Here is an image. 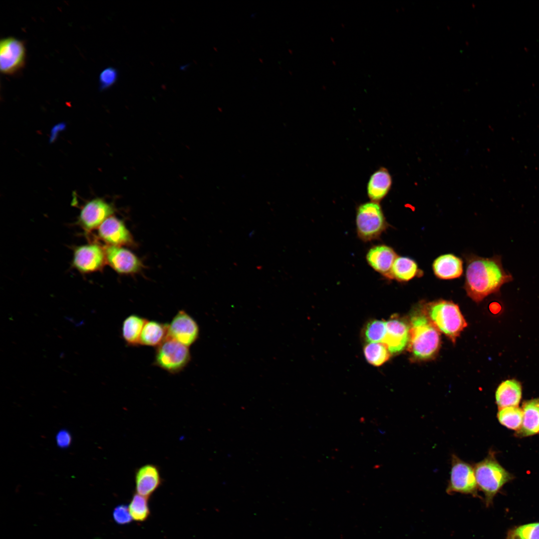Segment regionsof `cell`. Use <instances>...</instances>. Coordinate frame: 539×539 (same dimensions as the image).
Masks as SVG:
<instances>
[{
	"instance_id": "3957f363",
	"label": "cell",
	"mask_w": 539,
	"mask_h": 539,
	"mask_svg": "<svg viewBox=\"0 0 539 539\" xmlns=\"http://www.w3.org/2000/svg\"><path fill=\"white\" fill-rule=\"evenodd\" d=\"M440 341L437 329L424 314H417L411 318L409 348L415 357L430 358L437 351Z\"/></svg>"
},
{
	"instance_id": "83f0119b",
	"label": "cell",
	"mask_w": 539,
	"mask_h": 539,
	"mask_svg": "<svg viewBox=\"0 0 539 539\" xmlns=\"http://www.w3.org/2000/svg\"><path fill=\"white\" fill-rule=\"evenodd\" d=\"M387 333L386 322L383 320H373L366 325L364 330V337L369 342L382 343Z\"/></svg>"
},
{
	"instance_id": "f546056e",
	"label": "cell",
	"mask_w": 539,
	"mask_h": 539,
	"mask_svg": "<svg viewBox=\"0 0 539 539\" xmlns=\"http://www.w3.org/2000/svg\"><path fill=\"white\" fill-rule=\"evenodd\" d=\"M112 516L115 523L120 525L129 524L133 520L128 507L123 504L119 505L114 508Z\"/></svg>"
},
{
	"instance_id": "7402d4cb",
	"label": "cell",
	"mask_w": 539,
	"mask_h": 539,
	"mask_svg": "<svg viewBox=\"0 0 539 539\" xmlns=\"http://www.w3.org/2000/svg\"><path fill=\"white\" fill-rule=\"evenodd\" d=\"M422 274L423 271L418 269L417 263L413 259L398 257L393 265L390 279L405 282Z\"/></svg>"
},
{
	"instance_id": "8fae6325",
	"label": "cell",
	"mask_w": 539,
	"mask_h": 539,
	"mask_svg": "<svg viewBox=\"0 0 539 539\" xmlns=\"http://www.w3.org/2000/svg\"><path fill=\"white\" fill-rule=\"evenodd\" d=\"M104 249L106 263L119 273H134L143 267L140 260L131 251L122 246L107 245Z\"/></svg>"
},
{
	"instance_id": "52a82bcc",
	"label": "cell",
	"mask_w": 539,
	"mask_h": 539,
	"mask_svg": "<svg viewBox=\"0 0 539 539\" xmlns=\"http://www.w3.org/2000/svg\"><path fill=\"white\" fill-rule=\"evenodd\" d=\"M446 492L449 495L459 493L479 497L474 468L455 454L452 455L450 478Z\"/></svg>"
},
{
	"instance_id": "484cf974",
	"label": "cell",
	"mask_w": 539,
	"mask_h": 539,
	"mask_svg": "<svg viewBox=\"0 0 539 539\" xmlns=\"http://www.w3.org/2000/svg\"><path fill=\"white\" fill-rule=\"evenodd\" d=\"M148 498L135 494L128 506L133 520L137 522L145 521L150 515Z\"/></svg>"
},
{
	"instance_id": "277c9868",
	"label": "cell",
	"mask_w": 539,
	"mask_h": 539,
	"mask_svg": "<svg viewBox=\"0 0 539 539\" xmlns=\"http://www.w3.org/2000/svg\"><path fill=\"white\" fill-rule=\"evenodd\" d=\"M427 308L434 325L453 341L467 326L459 306L451 301L438 300Z\"/></svg>"
},
{
	"instance_id": "6da1fadb",
	"label": "cell",
	"mask_w": 539,
	"mask_h": 539,
	"mask_svg": "<svg viewBox=\"0 0 539 539\" xmlns=\"http://www.w3.org/2000/svg\"><path fill=\"white\" fill-rule=\"evenodd\" d=\"M466 260L464 288L467 295L477 302L498 293L504 284L514 279L512 274L504 269L500 256L483 258L472 255Z\"/></svg>"
},
{
	"instance_id": "f1b7e54d",
	"label": "cell",
	"mask_w": 539,
	"mask_h": 539,
	"mask_svg": "<svg viewBox=\"0 0 539 539\" xmlns=\"http://www.w3.org/2000/svg\"><path fill=\"white\" fill-rule=\"evenodd\" d=\"M117 69L112 67L105 68L100 74V89L104 90L111 87L117 81L118 78Z\"/></svg>"
},
{
	"instance_id": "e0dca14e",
	"label": "cell",
	"mask_w": 539,
	"mask_h": 539,
	"mask_svg": "<svg viewBox=\"0 0 539 539\" xmlns=\"http://www.w3.org/2000/svg\"><path fill=\"white\" fill-rule=\"evenodd\" d=\"M463 261L452 254L441 255L433 263V272L438 278L452 279L461 277L463 272Z\"/></svg>"
},
{
	"instance_id": "ffe728a7",
	"label": "cell",
	"mask_w": 539,
	"mask_h": 539,
	"mask_svg": "<svg viewBox=\"0 0 539 539\" xmlns=\"http://www.w3.org/2000/svg\"><path fill=\"white\" fill-rule=\"evenodd\" d=\"M522 395L521 383L515 379H509L502 382L497 388L496 402L499 409L518 406Z\"/></svg>"
},
{
	"instance_id": "4fadbf2b",
	"label": "cell",
	"mask_w": 539,
	"mask_h": 539,
	"mask_svg": "<svg viewBox=\"0 0 539 539\" xmlns=\"http://www.w3.org/2000/svg\"><path fill=\"white\" fill-rule=\"evenodd\" d=\"M98 235L108 245L122 247L133 244L132 236L125 224L113 216L107 218L98 227Z\"/></svg>"
},
{
	"instance_id": "ba28073f",
	"label": "cell",
	"mask_w": 539,
	"mask_h": 539,
	"mask_svg": "<svg viewBox=\"0 0 539 539\" xmlns=\"http://www.w3.org/2000/svg\"><path fill=\"white\" fill-rule=\"evenodd\" d=\"M104 248L97 244H90L75 248L73 266L79 271L91 273L100 270L106 264Z\"/></svg>"
},
{
	"instance_id": "9c48e42d",
	"label": "cell",
	"mask_w": 539,
	"mask_h": 539,
	"mask_svg": "<svg viewBox=\"0 0 539 539\" xmlns=\"http://www.w3.org/2000/svg\"><path fill=\"white\" fill-rule=\"evenodd\" d=\"M25 49L23 42L14 37H6L0 43V68L4 74H11L24 64Z\"/></svg>"
},
{
	"instance_id": "44dd1931",
	"label": "cell",
	"mask_w": 539,
	"mask_h": 539,
	"mask_svg": "<svg viewBox=\"0 0 539 539\" xmlns=\"http://www.w3.org/2000/svg\"><path fill=\"white\" fill-rule=\"evenodd\" d=\"M168 324L147 320L143 328L140 344L158 347L167 337Z\"/></svg>"
},
{
	"instance_id": "1f68e13d",
	"label": "cell",
	"mask_w": 539,
	"mask_h": 539,
	"mask_svg": "<svg viewBox=\"0 0 539 539\" xmlns=\"http://www.w3.org/2000/svg\"><path fill=\"white\" fill-rule=\"evenodd\" d=\"M95 539H98V538H96Z\"/></svg>"
},
{
	"instance_id": "7c38bea8",
	"label": "cell",
	"mask_w": 539,
	"mask_h": 539,
	"mask_svg": "<svg viewBox=\"0 0 539 539\" xmlns=\"http://www.w3.org/2000/svg\"><path fill=\"white\" fill-rule=\"evenodd\" d=\"M114 212L111 204L101 198H95L86 203L81 209L78 218L80 225L91 231L98 227Z\"/></svg>"
},
{
	"instance_id": "7a4b0ae2",
	"label": "cell",
	"mask_w": 539,
	"mask_h": 539,
	"mask_svg": "<svg viewBox=\"0 0 539 539\" xmlns=\"http://www.w3.org/2000/svg\"><path fill=\"white\" fill-rule=\"evenodd\" d=\"M474 468L478 488L484 493L485 504L488 507L503 486L514 477L500 464L493 451L476 463Z\"/></svg>"
},
{
	"instance_id": "2e32d148",
	"label": "cell",
	"mask_w": 539,
	"mask_h": 539,
	"mask_svg": "<svg viewBox=\"0 0 539 539\" xmlns=\"http://www.w3.org/2000/svg\"><path fill=\"white\" fill-rule=\"evenodd\" d=\"M136 493L150 497L160 486L162 479L158 467L146 464L138 468L135 475Z\"/></svg>"
},
{
	"instance_id": "cb8c5ba5",
	"label": "cell",
	"mask_w": 539,
	"mask_h": 539,
	"mask_svg": "<svg viewBox=\"0 0 539 539\" xmlns=\"http://www.w3.org/2000/svg\"><path fill=\"white\" fill-rule=\"evenodd\" d=\"M497 418L502 425L517 431L522 425L523 412L518 406L506 407L499 409Z\"/></svg>"
},
{
	"instance_id": "5b68a950",
	"label": "cell",
	"mask_w": 539,
	"mask_h": 539,
	"mask_svg": "<svg viewBox=\"0 0 539 539\" xmlns=\"http://www.w3.org/2000/svg\"><path fill=\"white\" fill-rule=\"evenodd\" d=\"M356 224L358 236L365 242L378 239L387 227L381 207L378 203L372 201L357 207Z\"/></svg>"
},
{
	"instance_id": "d6986e66",
	"label": "cell",
	"mask_w": 539,
	"mask_h": 539,
	"mask_svg": "<svg viewBox=\"0 0 539 539\" xmlns=\"http://www.w3.org/2000/svg\"><path fill=\"white\" fill-rule=\"evenodd\" d=\"M392 185V178L388 171L381 167L370 177L367 186V193L369 199L378 203L389 192Z\"/></svg>"
},
{
	"instance_id": "4dcf8cb0",
	"label": "cell",
	"mask_w": 539,
	"mask_h": 539,
	"mask_svg": "<svg viewBox=\"0 0 539 539\" xmlns=\"http://www.w3.org/2000/svg\"><path fill=\"white\" fill-rule=\"evenodd\" d=\"M71 436L69 432L66 430L59 431L56 436V442L57 446L61 448H65L69 447L71 443Z\"/></svg>"
},
{
	"instance_id": "8992f818",
	"label": "cell",
	"mask_w": 539,
	"mask_h": 539,
	"mask_svg": "<svg viewBox=\"0 0 539 539\" xmlns=\"http://www.w3.org/2000/svg\"><path fill=\"white\" fill-rule=\"evenodd\" d=\"M188 347L175 340L167 338L157 347L154 363L170 373H179L191 360Z\"/></svg>"
},
{
	"instance_id": "9a60e30c",
	"label": "cell",
	"mask_w": 539,
	"mask_h": 539,
	"mask_svg": "<svg viewBox=\"0 0 539 539\" xmlns=\"http://www.w3.org/2000/svg\"><path fill=\"white\" fill-rule=\"evenodd\" d=\"M387 333L383 343L390 353L402 351L409 340V326L402 320L391 319L386 322Z\"/></svg>"
},
{
	"instance_id": "5bb4252c",
	"label": "cell",
	"mask_w": 539,
	"mask_h": 539,
	"mask_svg": "<svg viewBox=\"0 0 539 539\" xmlns=\"http://www.w3.org/2000/svg\"><path fill=\"white\" fill-rule=\"evenodd\" d=\"M398 257L394 250L385 245L374 246L368 251V264L375 271L390 279L393 265Z\"/></svg>"
},
{
	"instance_id": "4316f807",
	"label": "cell",
	"mask_w": 539,
	"mask_h": 539,
	"mask_svg": "<svg viewBox=\"0 0 539 539\" xmlns=\"http://www.w3.org/2000/svg\"><path fill=\"white\" fill-rule=\"evenodd\" d=\"M506 539H539V523L514 527L508 532Z\"/></svg>"
},
{
	"instance_id": "603a6c76",
	"label": "cell",
	"mask_w": 539,
	"mask_h": 539,
	"mask_svg": "<svg viewBox=\"0 0 539 539\" xmlns=\"http://www.w3.org/2000/svg\"><path fill=\"white\" fill-rule=\"evenodd\" d=\"M147 319L136 314L127 316L122 326V336L125 342L131 346L140 344V337Z\"/></svg>"
},
{
	"instance_id": "d4e9b609",
	"label": "cell",
	"mask_w": 539,
	"mask_h": 539,
	"mask_svg": "<svg viewBox=\"0 0 539 539\" xmlns=\"http://www.w3.org/2000/svg\"><path fill=\"white\" fill-rule=\"evenodd\" d=\"M364 354L367 362L375 366L382 365L390 356V352L387 347L381 342L366 344L364 348Z\"/></svg>"
},
{
	"instance_id": "30bf717a",
	"label": "cell",
	"mask_w": 539,
	"mask_h": 539,
	"mask_svg": "<svg viewBox=\"0 0 539 539\" xmlns=\"http://www.w3.org/2000/svg\"><path fill=\"white\" fill-rule=\"evenodd\" d=\"M199 335L197 323L184 310H179L168 324L167 338L175 340L187 347L197 340Z\"/></svg>"
},
{
	"instance_id": "ac0fdd59",
	"label": "cell",
	"mask_w": 539,
	"mask_h": 539,
	"mask_svg": "<svg viewBox=\"0 0 539 539\" xmlns=\"http://www.w3.org/2000/svg\"><path fill=\"white\" fill-rule=\"evenodd\" d=\"M522 425L515 435L524 437L539 433V398L525 401L522 404Z\"/></svg>"
}]
</instances>
